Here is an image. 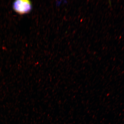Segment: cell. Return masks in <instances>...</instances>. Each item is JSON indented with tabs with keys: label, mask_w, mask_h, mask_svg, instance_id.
<instances>
[{
	"label": "cell",
	"mask_w": 124,
	"mask_h": 124,
	"mask_svg": "<svg viewBox=\"0 0 124 124\" xmlns=\"http://www.w3.org/2000/svg\"><path fill=\"white\" fill-rule=\"evenodd\" d=\"M12 7L15 12L21 15L28 13L32 8L30 1L28 0H16L13 2Z\"/></svg>",
	"instance_id": "1"
}]
</instances>
